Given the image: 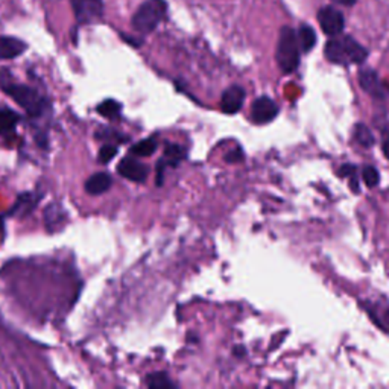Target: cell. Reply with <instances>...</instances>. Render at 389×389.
I'll list each match as a JSON object with an SVG mask.
<instances>
[{
    "instance_id": "6da1fadb",
    "label": "cell",
    "mask_w": 389,
    "mask_h": 389,
    "mask_svg": "<svg viewBox=\"0 0 389 389\" xmlns=\"http://www.w3.org/2000/svg\"><path fill=\"white\" fill-rule=\"evenodd\" d=\"M324 53L330 63L339 66L362 64L368 58V51L350 35H334L327 42Z\"/></svg>"
},
{
    "instance_id": "7a4b0ae2",
    "label": "cell",
    "mask_w": 389,
    "mask_h": 389,
    "mask_svg": "<svg viewBox=\"0 0 389 389\" xmlns=\"http://www.w3.org/2000/svg\"><path fill=\"white\" fill-rule=\"evenodd\" d=\"M0 87L17 102L23 110H26L30 116H42L46 108V100L40 96L35 89L28 85L14 82L6 73L0 75Z\"/></svg>"
},
{
    "instance_id": "3957f363",
    "label": "cell",
    "mask_w": 389,
    "mask_h": 389,
    "mask_svg": "<svg viewBox=\"0 0 389 389\" xmlns=\"http://www.w3.org/2000/svg\"><path fill=\"white\" fill-rule=\"evenodd\" d=\"M275 60L278 67L286 75L293 73L300 66V44L297 33L289 26H284L280 30Z\"/></svg>"
},
{
    "instance_id": "277c9868",
    "label": "cell",
    "mask_w": 389,
    "mask_h": 389,
    "mask_svg": "<svg viewBox=\"0 0 389 389\" xmlns=\"http://www.w3.org/2000/svg\"><path fill=\"white\" fill-rule=\"evenodd\" d=\"M168 14L166 0H146L132 15V29L138 34H151Z\"/></svg>"
},
{
    "instance_id": "5b68a950",
    "label": "cell",
    "mask_w": 389,
    "mask_h": 389,
    "mask_svg": "<svg viewBox=\"0 0 389 389\" xmlns=\"http://www.w3.org/2000/svg\"><path fill=\"white\" fill-rule=\"evenodd\" d=\"M78 25H90L102 19L104 0H70Z\"/></svg>"
},
{
    "instance_id": "8992f818",
    "label": "cell",
    "mask_w": 389,
    "mask_h": 389,
    "mask_svg": "<svg viewBox=\"0 0 389 389\" xmlns=\"http://www.w3.org/2000/svg\"><path fill=\"white\" fill-rule=\"evenodd\" d=\"M318 23H320L324 34L334 37L339 35L345 26L344 14L334 6H324L318 11Z\"/></svg>"
},
{
    "instance_id": "52a82bcc",
    "label": "cell",
    "mask_w": 389,
    "mask_h": 389,
    "mask_svg": "<svg viewBox=\"0 0 389 389\" xmlns=\"http://www.w3.org/2000/svg\"><path fill=\"white\" fill-rule=\"evenodd\" d=\"M278 114V105L268 96H260L251 105V120L257 125H264L274 120Z\"/></svg>"
},
{
    "instance_id": "ba28073f",
    "label": "cell",
    "mask_w": 389,
    "mask_h": 389,
    "mask_svg": "<svg viewBox=\"0 0 389 389\" xmlns=\"http://www.w3.org/2000/svg\"><path fill=\"white\" fill-rule=\"evenodd\" d=\"M118 172L123 178H127L129 181L134 183H143L146 181L150 169L142 161H138L132 157H125L118 165Z\"/></svg>"
},
{
    "instance_id": "9c48e42d",
    "label": "cell",
    "mask_w": 389,
    "mask_h": 389,
    "mask_svg": "<svg viewBox=\"0 0 389 389\" xmlns=\"http://www.w3.org/2000/svg\"><path fill=\"white\" fill-rule=\"evenodd\" d=\"M245 90L239 85H231L224 91L221 98V110L227 114H236L240 111L245 102Z\"/></svg>"
},
{
    "instance_id": "30bf717a",
    "label": "cell",
    "mask_w": 389,
    "mask_h": 389,
    "mask_svg": "<svg viewBox=\"0 0 389 389\" xmlns=\"http://www.w3.org/2000/svg\"><path fill=\"white\" fill-rule=\"evenodd\" d=\"M359 82L361 87L368 93V95L383 99L385 98V89L382 82H380V78L374 70L371 69H363L359 72Z\"/></svg>"
},
{
    "instance_id": "8fae6325",
    "label": "cell",
    "mask_w": 389,
    "mask_h": 389,
    "mask_svg": "<svg viewBox=\"0 0 389 389\" xmlns=\"http://www.w3.org/2000/svg\"><path fill=\"white\" fill-rule=\"evenodd\" d=\"M28 49L26 43L14 37H0V60H14Z\"/></svg>"
},
{
    "instance_id": "7c38bea8",
    "label": "cell",
    "mask_w": 389,
    "mask_h": 389,
    "mask_svg": "<svg viewBox=\"0 0 389 389\" xmlns=\"http://www.w3.org/2000/svg\"><path fill=\"white\" fill-rule=\"evenodd\" d=\"M111 177L105 172H99L91 175L87 181H85V192L90 194H100L105 193L111 188Z\"/></svg>"
},
{
    "instance_id": "4fadbf2b",
    "label": "cell",
    "mask_w": 389,
    "mask_h": 389,
    "mask_svg": "<svg viewBox=\"0 0 389 389\" xmlns=\"http://www.w3.org/2000/svg\"><path fill=\"white\" fill-rule=\"evenodd\" d=\"M186 154H188V152H186V150H184L183 146L170 143V145L166 146L165 155H163V159L160 161L163 163V165H165V168L166 166L175 168V166L180 165V163L186 159Z\"/></svg>"
},
{
    "instance_id": "5bb4252c",
    "label": "cell",
    "mask_w": 389,
    "mask_h": 389,
    "mask_svg": "<svg viewBox=\"0 0 389 389\" xmlns=\"http://www.w3.org/2000/svg\"><path fill=\"white\" fill-rule=\"evenodd\" d=\"M297 38H298V44H300V49L302 52H310L314 48H315V44H316V34H315V30L307 26V25H302L300 29H298V34H297Z\"/></svg>"
},
{
    "instance_id": "9a60e30c",
    "label": "cell",
    "mask_w": 389,
    "mask_h": 389,
    "mask_svg": "<svg viewBox=\"0 0 389 389\" xmlns=\"http://www.w3.org/2000/svg\"><path fill=\"white\" fill-rule=\"evenodd\" d=\"M20 118L17 113H14L10 108H2L0 110V134L11 132L17 127Z\"/></svg>"
},
{
    "instance_id": "2e32d148",
    "label": "cell",
    "mask_w": 389,
    "mask_h": 389,
    "mask_svg": "<svg viewBox=\"0 0 389 389\" xmlns=\"http://www.w3.org/2000/svg\"><path fill=\"white\" fill-rule=\"evenodd\" d=\"M157 146L159 145L155 138H145L131 147V154L136 155V157H151L157 151Z\"/></svg>"
},
{
    "instance_id": "e0dca14e",
    "label": "cell",
    "mask_w": 389,
    "mask_h": 389,
    "mask_svg": "<svg viewBox=\"0 0 389 389\" xmlns=\"http://www.w3.org/2000/svg\"><path fill=\"white\" fill-rule=\"evenodd\" d=\"M120 110H122V105L114 99H105L104 102H100L96 108V111L107 119L118 118V116L120 114Z\"/></svg>"
},
{
    "instance_id": "ac0fdd59",
    "label": "cell",
    "mask_w": 389,
    "mask_h": 389,
    "mask_svg": "<svg viewBox=\"0 0 389 389\" xmlns=\"http://www.w3.org/2000/svg\"><path fill=\"white\" fill-rule=\"evenodd\" d=\"M146 385L154 389H163V388H175V383L170 382L166 372H154L146 377Z\"/></svg>"
},
{
    "instance_id": "d6986e66",
    "label": "cell",
    "mask_w": 389,
    "mask_h": 389,
    "mask_svg": "<svg viewBox=\"0 0 389 389\" xmlns=\"http://www.w3.org/2000/svg\"><path fill=\"white\" fill-rule=\"evenodd\" d=\"M354 137L362 146L368 147V146L374 145V136H372L371 129L367 125H363V123H357V125H356Z\"/></svg>"
},
{
    "instance_id": "ffe728a7",
    "label": "cell",
    "mask_w": 389,
    "mask_h": 389,
    "mask_svg": "<svg viewBox=\"0 0 389 389\" xmlns=\"http://www.w3.org/2000/svg\"><path fill=\"white\" fill-rule=\"evenodd\" d=\"M339 175L350 178V188H352L354 193L361 192L359 180H357V168L354 165H342L339 169Z\"/></svg>"
},
{
    "instance_id": "44dd1931",
    "label": "cell",
    "mask_w": 389,
    "mask_h": 389,
    "mask_svg": "<svg viewBox=\"0 0 389 389\" xmlns=\"http://www.w3.org/2000/svg\"><path fill=\"white\" fill-rule=\"evenodd\" d=\"M30 199H33V194H30V193L23 194V197L19 198V202H17V204H15L12 212H14V213H17L19 210H21L20 215H28V213L30 212V210L34 208V206L37 204V202H38V199H37V201H35V199H34V201H30ZM12 212H11V213H12Z\"/></svg>"
},
{
    "instance_id": "7402d4cb",
    "label": "cell",
    "mask_w": 389,
    "mask_h": 389,
    "mask_svg": "<svg viewBox=\"0 0 389 389\" xmlns=\"http://www.w3.org/2000/svg\"><path fill=\"white\" fill-rule=\"evenodd\" d=\"M362 178H363V183L368 186V188H376L380 181V175H379V170L374 166H363L362 169Z\"/></svg>"
},
{
    "instance_id": "603a6c76",
    "label": "cell",
    "mask_w": 389,
    "mask_h": 389,
    "mask_svg": "<svg viewBox=\"0 0 389 389\" xmlns=\"http://www.w3.org/2000/svg\"><path fill=\"white\" fill-rule=\"evenodd\" d=\"M116 155H118V146H114L111 143L104 145L99 150V161L100 163H110Z\"/></svg>"
},
{
    "instance_id": "cb8c5ba5",
    "label": "cell",
    "mask_w": 389,
    "mask_h": 389,
    "mask_svg": "<svg viewBox=\"0 0 389 389\" xmlns=\"http://www.w3.org/2000/svg\"><path fill=\"white\" fill-rule=\"evenodd\" d=\"M244 160V152L240 147H236V150L230 151L227 155H225V161L227 163H239Z\"/></svg>"
},
{
    "instance_id": "d4e9b609",
    "label": "cell",
    "mask_w": 389,
    "mask_h": 389,
    "mask_svg": "<svg viewBox=\"0 0 389 389\" xmlns=\"http://www.w3.org/2000/svg\"><path fill=\"white\" fill-rule=\"evenodd\" d=\"M382 150H383V154H385V157L389 159V129L386 132V136L383 138V146H382Z\"/></svg>"
},
{
    "instance_id": "484cf974",
    "label": "cell",
    "mask_w": 389,
    "mask_h": 389,
    "mask_svg": "<svg viewBox=\"0 0 389 389\" xmlns=\"http://www.w3.org/2000/svg\"><path fill=\"white\" fill-rule=\"evenodd\" d=\"M333 3H336V5H344V6H353L356 5L357 0H332Z\"/></svg>"
},
{
    "instance_id": "4316f807",
    "label": "cell",
    "mask_w": 389,
    "mask_h": 389,
    "mask_svg": "<svg viewBox=\"0 0 389 389\" xmlns=\"http://www.w3.org/2000/svg\"><path fill=\"white\" fill-rule=\"evenodd\" d=\"M382 320L385 321V324H383V325L386 327V329H385V330H388V329H389V310H386V312L383 314V316H382ZM383 325H382V327H383Z\"/></svg>"
},
{
    "instance_id": "83f0119b",
    "label": "cell",
    "mask_w": 389,
    "mask_h": 389,
    "mask_svg": "<svg viewBox=\"0 0 389 389\" xmlns=\"http://www.w3.org/2000/svg\"><path fill=\"white\" fill-rule=\"evenodd\" d=\"M2 225H3V221H2V217H0V230H2Z\"/></svg>"
}]
</instances>
